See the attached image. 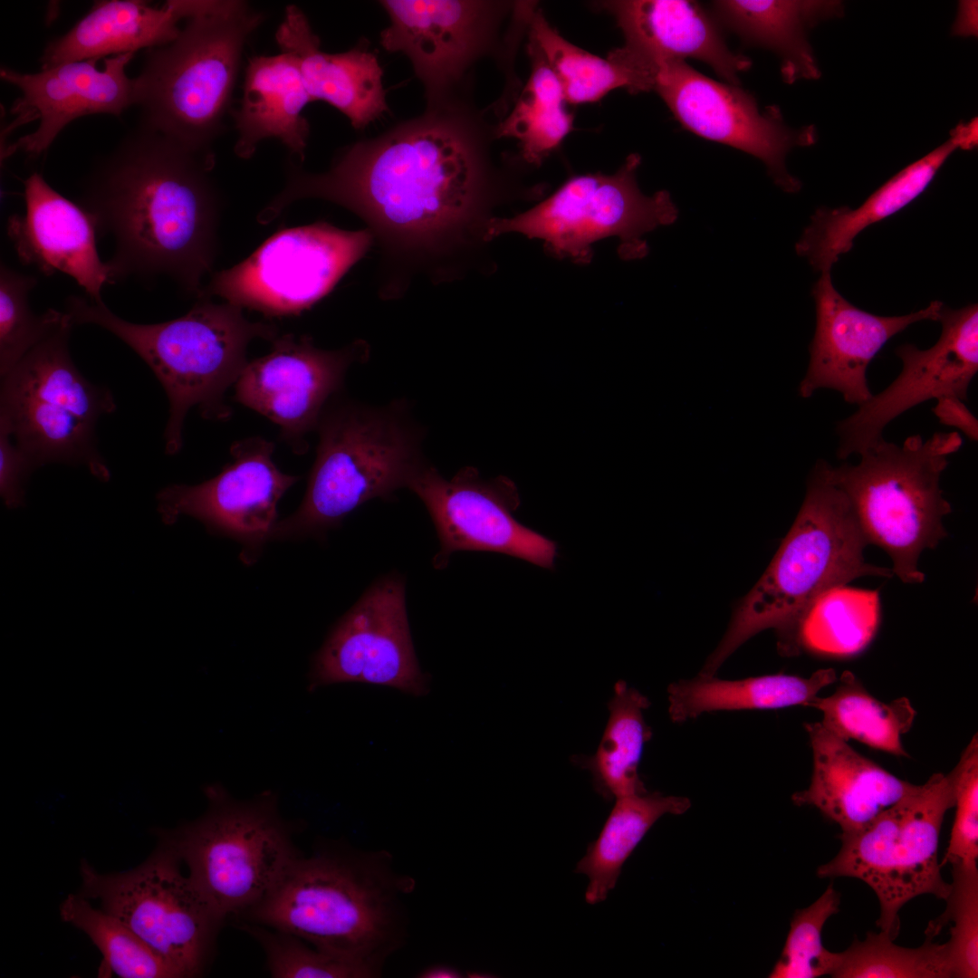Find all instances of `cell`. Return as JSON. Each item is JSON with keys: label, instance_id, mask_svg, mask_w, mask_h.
Instances as JSON below:
<instances>
[{"label": "cell", "instance_id": "7", "mask_svg": "<svg viewBox=\"0 0 978 978\" xmlns=\"http://www.w3.org/2000/svg\"><path fill=\"white\" fill-rule=\"evenodd\" d=\"M316 430L319 444L299 508L277 522L271 539L323 534L375 498L408 487L426 465L423 431L405 401L375 408L331 400Z\"/></svg>", "mask_w": 978, "mask_h": 978}, {"label": "cell", "instance_id": "28", "mask_svg": "<svg viewBox=\"0 0 978 978\" xmlns=\"http://www.w3.org/2000/svg\"><path fill=\"white\" fill-rule=\"evenodd\" d=\"M275 40L281 52L295 58L312 101H326L359 129L388 110L382 69L372 53L360 47L322 52L308 18L294 5L285 8Z\"/></svg>", "mask_w": 978, "mask_h": 978}, {"label": "cell", "instance_id": "46", "mask_svg": "<svg viewBox=\"0 0 978 978\" xmlns=\"http://www.w3.org/2000/svg\"><path fill=\"white\" fill-rule=\"evenodd\" d=\"M34 468L8 430L0 425V493L7 507L15 508L23 503L24 484Z\"/></svg>", "mask_w": 978, "mask_h": 978}, {"label": "cell", "instance_id": "27", "mask_svg": "<svg viewBox=\"0 0 978 978\" xmlns=\"http://www.w3.org/2000/svg\"><path fill=\"white\" fill-rule=\"evenodd\" d=\"M978 143V120L959 123L938 148L908 165L876 190L858 208H818L796 244V252L822 273L830 272L854 238L868 226L898 212L920 196L946 159L958 149Z\"/></svg>", "mask_w": 978, "mask_h": 978}, {"label": "cell", "instance_id": "44", "mask_svg": "<svg viewBox=\"0 0 978 978\" xmlns=\"http://www.w3.org/2000/svg\"><path fill=\"white\" fill-rule=\"evenodd\" d=\"M264 948L266 964L274 978H368L366 968L321 951L302 939L261 925L241 927Z\"/></svg>", "mask_w": 978, "mask_h": 978}, {"label": "cell", "instance_id": "13", "mask_svg": "<svg viewBox=\"0 0 978 978\" xmlns=\"http://www.w3.org/2000/svg\"><path fill=\"white\" fill-rule=\"evenodd\" d=\"M160 841L138 867L110 874L86 860L80 867V895L130 927L183 978L202 973L224 918L181 870L182 861Z\"/></svg>", "mask_w": 978, "mask_h": 978}, {"label": "cell", "instance_id": "43", "mask_svg": "<svg viewBox=\"0 0 978 978\" xmlns=\"http://www.w3.org/2000/svg\"><path fill=\"white\" fill-rule=\"evenodd\" d=\"M953 882L942 915L931 920L925 931L933 939L950 927L949 947L953 977H978V869L977 864L954 863Z\"/></svg>", "mask_w": 978, "mask_h": 978}, {"label": "cell", "instance_id": "9", "mask_svg": "<svg viewBox=\"0 0 978 978\" xmlns=\"http://www.w3.org/2000/svg\"><path fill=\"white\" fill-rule=\"evenodd\" d=\"M206 812L179 828L161 832L187 868V876L225 919L256 906L299 857L291 829L265 791L236 801L218 784L205 790Z\"/></svg>", "mask_w": 978, "mask_h": 978}, {"label": "cell", "instance_id": "29", "mask_svg": "<svg viewBox=\"0 0 978 978\" xmlns=\"http://www.w3.org/2000/svg\"><path fill=\"white\" fill-rule=\"evenodd\" d=\"M197 0H168L156 7L142 0L96 2L67 33L49 42L42 69L63 62L135 53L174 41Z\"/></svg>", "mask_w": 978, "mask_h": 978}, {"label": "cell", "instance_id": "30", "mask_svg": "<svg viewBox=\"0 0 978 978\" xmlns=\"http://www.w3.org/2000/svg\"><path fill=\"white\" fill-rule=\"evenodd\" d=\"M310 102L292 55L281 52L250 58L241 103L233 113L237 131L235 154L249 158L261 141L273 138L292 156L303 160L310 128L302 110Z\"/></svg>", "mask_w": 978, "mask_h": 978}, {"label": "cell", "instance_id": "19", "mask_svg": "<svg viewBox=\"0 0 978 978\" xmlns=\"http://www.w3.org/2000/svg\"><path fill=\"white\" fill-rule=\"evenodd\" d=\"M938 321L942 332L936 343L920 350L904 344L896 350L902 369L878 394L837 422V457L846 459L875 446L887 425L906 410L943 396L967 399L969 385L978 370V306L953 310L943 305Z\"/></svg>", "mask_w": 978, "mask_h": 978}, {"label": "cell", "instance_id": "2", "mask_svg": "<svg viewBox=\"0 0 978 978\" xmlns=\"http://www.w3.org/2000/svg\"><path fill=\"white\" fill-rule=\"evenodd\" d=\"M476 188L466 144L440 127H421L355 145L323 174L291 162L283 188L261 214L270 222L299 199L321 197L405 238L428 240L468 222Z\"/></svg>", "mask_w": 978, "mask_h": 978}, {"label": "cell", "instance_id": "8", "mask_svg": "<svg viewBox=\"0 0 978 978\" xmlns=\"http://www.w3.org/2000/svg\"><path fill=\"white\" fill-rule=\"evenodd\" d=\"M962 444L956 431L926 440L913 435L902 446L883 438L857 465L828 464L829 479L846 494L868 542L890 556L893 573L906 583L925 580L919 556L946 536L942 521L952 508L939 482Z\"/></svg>", "mask_w": 978, "mask_h": 978}, {"label": "cell", "instance_id": "32", "mask_svg": "<svg viewBox=\"0 0 978 978\" xmlns=\"http://www.w3.org/2000/svg\"><path fill=\"white\" fill-rule=\"evenodd\" d=\"M837 679L832 668L819 669L809 677L775 674L724 680L699 674L669 685L668 714L673 722L682 723L708 712L807 706Z\"/></svg>", "mask_w": 978, "mask_h": 978}, {"label": "cell", "instance_id": "41", "mask_svg": "<svg viewBox=\"0 0 978 978\" xmlns=\"http://www.w3.org/2000/svg\"><path fill=\"white\" fill-rule=\"evenodd\" d=\"M36 278L19 273L5 264L0 271V373L10 372L35 346L67 324L69 314L49 309L35 314L29 305V293ZM74 325V324H73Z\"/></svg>", "mask_w": 978, "mask_h": 978}, {"label": "cell", "instance_id": "1", "mask_svg": "<svg viewBox=\"0 0 978 978\" xmlns=\"http://www.w3.org/2000/svg\"><path fill=\"white\" fill-rule=\"evenodd\" d=\"M214 152L139 123L93 167L80 206L110 236L112 280L166 275L200 296L212 272L219 197Z\"/></svg>", "mask_w": 978, "mask_h": 978}, {"label": "cell", "instance_id": "48", "mask_svg": "<svg viewBox=\"0 0 978 978\" xmlns=\"http://www.w3.org/2000/svg\"><path fill=\"white\" fill-rule=\"evenodd\" d=\"M954 33L959 35L977 34V2L962 1L954 26Z\"/></svg>", "mask_w": 978, "mask_h": 978}, {"label": "cell", "instance_id": "10", "mask_svg": "<svg viewBox=\"0 0 978 978\" xmlns=\"http://www.w3.org/2000/svg\"><path fill=\"white\" fill-rule=\"evenodd\" d=\"M72 325L46 338L2 377L0 425L34 467L84 465L107 481L110 472L96 446L95 427L116 403L108 388L88 381L74 365L69 351Z\"/></svg>", "mask_w": 978, "mask_h": 978}, {"label": "cell", "instance_id": "40", "mask_svg": "<svg viewBox=\"0 0 978 978\" xmlns=\"http://www.w3.org/2000/svg\"><path fill=\"white\" fill-rule=\"evenodd\" d=\"M881 931L868 932L864 940L854 939L842 952L835 978H950L952 963L947 943L925 937L922 945L909 948L894 944Z\"/></svg>", "mask_w": 978, "mask_h": 978}, {"label": "cell", "instance_id": "37", "mask_svg": "<svg viewBox=\"0 0 978 978\" xmlns=\"http://www.w3.org/2000/svg\"><path fill=\"white\" fill-rule=\"evenodd\" d=\"M532 71L513 110L501 123L500 137L518 141L523 158L538 165L555 149L572 129L573 116L554 72L531 38Z\"/></svg>", "mask_w": 978, "mask_h": 978}, {"label": "cell", "instance_id": "5", "mask_svg": "<svg viewBox=\"0 0 978 978\" xmlns=\"http://www.w3.org/2000/svg\"><path fill=\"white\" fill-rule=\"evenodd\" d=\"M828 464H816L790 532L700 674L714 675L739 647L768 628L778 632L782 652L804 611L823 591L861 576L894 574L865 561L868 542L846 494L829 479Z\"/></svg>", "mask_w": 978, "mask_h": 978}, {"label": "cell", "instance_id": "22", "mask_svg": "<svg viewBox=\"0 0 978 978\" xmlns=\"http://www.w3.org/2000/svg\"><path fill=\"white\" fill-rule=\"evenodd\" d=\"M617 19L625 43L608 58L634 79L636 92L653 89L657 64L697 59L732 85L751 61L726 44L715 21L696 3L682 0H624L605 3Z\"/></svg>", "mask_w": 978, "mask_h": 978}, {"label": "cell", "instance_id": "49", "mask_svg": "<svg viewBox=\"0 0 978 978\" xmlns=\"http://www.w3.org/2000/svg\"><path fill=\"white\" fill-rule=\"evenodd\" d=\"M463 973L456 968L448 964H433L424 968L418 973L420 978H458Z\"/></svg>", "mask_w": 978, "mask_h": 978}, {"label": "cell", "instance_id": "42", "mask_svg": "<svg viewBox=\"0 0 978 978\" xmlns=\"http://www.w3.org/2000/svg\"><path fill=\"white\" fill-rule=\"evenodd\" d=\"M839 905L840 895L830 884L815 902L794 913L781 954L769 977L832 976L841 964L842 952L827 950L821 935L826 921L839 911Z\"/></svg>", "mask_w": 978, "mask_h": 978}, {"label": "cell", "instance_id": "34", "mask_svg": "<svg viewBox=\"0 0 978 978\" xmlns=\"http://www.w3.org/2000/svg\"><path fill=\"white\" fill-rule=\"evenodd\" d=\"M649 705L647 696L625 681H618L596 753L574 758L591 772L596 791L606 799L647 792L638 767L644 746L652 736L644 716Z\"/></svg>", "mask_w": 978, "mask_h": 978}, {"label": "cell", "instance_id": "11", "mask_svg": "<svg viewBox=\"0 0 978 978\" xmlns=\"http://www.w3.org/2000/svg\"><path fill=\"white\" fill-rule=\"evenodd\" d=\"M954 806L950 772L934 773L867 828L840 833L839 853L820 866L817 875L866 883L878 899L877 925L895 940L900 930L898 912L907 902L921 895L944 900L950 892L941 875L938 846L944 815Z\"/></svg>", "mask_w": 978, "mask_h": 978}, {"label": "cell", "instance_id": "21", "mask_svg": "<svg viewBox=\"0 0 978 978\" xmlns=\"http://www.w3.org/2000/svg\"><path fill=\"white\" fill-rule=\"evenodd\" d=\"M135 53L73 61L27 73L2 67L0 78L21 91L12 113L14 124L38 120L37 128L14 142L9 152L22 150L31 158L44 153L72 120L86 115L120 116L135 106V78L126 68Z\"/></svg>", "mask_w": 978, "mask_h": 978}, {"label": "cell", "instance_id": "45", "mask_svg": "<svg viewBox=\"0 0 978 978\" xmlns=\"http://www.w3.org/2000/svg\"><path fill=\"white\" fill-rule=\"evenodd\" d=\"M954 785L955 817L945 854V864H977L978 859V740L970 741L950 772Z\"/></svg>", "mask_w": 978, "mask_h": 978}, {"label": "cell", "instance_id": "39", "mask_svg": "<svg viewBox=\"0 0 978 978\" xmlns=\"http://www.w3.org/2000/svg\"><path fill=\"white\" fill-rule=\"evenodd\" d=\"M528 18L531 38L558 79L566 101L594 102L620 87L634 92V80L624 68L565 40L541 12H531Z\"/></svg>", "mask_w": 978, "mask_h": 978}, {"label": "cell", "instance_id": "33", "mask_svg": "<svg viewBox=\"0 0 978 978\" xmlns=\"http://www.w3.org/2000/svg\"><path fill=\"white\" fill-rule=\"evenodd\" d=\"M597 839L578 862L575 872L589 878L586 902H602L612 890L621 868L656 821L666 814L681 815L691 807L688 798L647 791L615 799Z\"/></svg>", "mask_w": 978, "mask_h": 978}, {"label": "cell", "instance_id": "24", "mask_svg": "<svg viewBox=\"0 0 978 978\" xmlns=\"http://www.w3.org/2000/svg\"><path fill=\"white\" fill-rule=\"evenodd\" d=\"M24 214L13 215L7 235L19 260L45 274L63 273L101 302V292L113 283L111 269L96 247L93 216L54 190L40 173L24 181Z\"/></svg>", "mask_w": 978, "mask_h": 978}, {"label": "cell", "instance_id": "3", "mask_svg": "<svg viewBox=\"0 0 978 978\" xmlns=\"http://www.w3.org/2000/svg\"><path fill=\"white\" fill-rule=\"evenodd\" d=\"M415 880L386 850L324 848L298 857L244 916L355 963L373 977L404 944V897Z\"/></svg>", "mask_w": 978, "mask_h": 978}, {"label": "cell", "instance_id": "6", "mask_svg": "<svg viewBox=\"0 0 978 978\" xmlns=\"http://www.w3.org/2000/svg\"><path fill=\"white\" fill-rule=\"evenodd\" d=\"M263 20L244 1L197 0L177 37L146 52L135 77L139 123L192 149L213 152L244 44Z\"/></svg>", "mask_w": 978, "mask_h": 978}, {"label": "cell", "instance_id": "14", "mask_svg": "<svg viewBox=\"0 0 978 978\" xmlns=\"http://www.w3.org/2000/svg\"><path fill=\"white\" fill-rule=\"evenodd\" d=\"M368 230L347 231L328 223L283 229L236 265L216 273L199 298L264 313H300L328 293L364 254Z\"/></svg>", "mask_w": 978, "mask_h": 978}, {"label": "cell", "instance_id": "25", "mask_svg": "<svg viewBox=\"0 0 978 978\" xmlns=\"http://www.w3.org/2000/svg\"><path fill=\"white\" fill-rule=\"evenodd\" d=\"M812 751L809 787L792 794L797 806L817 808L843 834L862 830L917 785L899 779L855 751L820 722L805 724Z\"/></svg>", "mask_w": 978, "mask_h": 978}, {"label": "cell", "instance_id": "17", "mask_svg": "<svg viewBox=\"0 0 978 978\" xmlns=\"http://www.w3.org/2000/svg\"><path fill=\"white\" fill-rule=\"evenodd\" d=\"M338 683L387 686L415 696L427 693L410 635L404 581L398 575L375 582L316 654L310 688Z\"/></svg>", "mask_w": 978, "mask_h": 978}, {"label": "cell", "instance_id": "20", "mask_svg": "<svg viewBox=\"0 0 978 978\" xmlns=\"http://www.w3.org/2000/svg\"><path fill=\"white\" fill-rule=\"evenodd\" d=\"M271 351L248 361L235 384V400L275 423L297 455L308 450L306 435L341 389L349 368L366 360L362 341L325 350L311 338L283 334Z\"/></svg>", "mask_w": 978, "mask_h": 978}, {"label": "cell", "instance_id": "47", "mask_svg": "<svg viewBox=\"0 0 978 978\" xmlns=\"http://www.w3.org/2000/svg\"><path fill=\"white\" fill-rule=\"evenodd\" d=\"M933 412L939 422L960 429L972 441L978 439V420L964 403L955 396L938 398Z\"/></svg>", "mask_w": 978, "mask_h": 978}, {"label": "cell", "instance_id": "31", "mask_svg": "<svg viewBox=\"0 0 978 978\" xmlns=\"http://www.w3.org/2000/svg\"><path fill=\"white\" fill-rule=\"evenodd\" d=\"M713 5L718 20L743 41L768 48L780 57L787 83L820 77L808 30L844 12L840 1L724 0Z\"/></svg>", "mask_w": 978, "mask_h": 978}, {"label": "cell", "instance_id": "36", "mask_svg": "<svg viewBox=\"0 0 978 978\" xmlns=\"http://www.w3.org/2000/svg\"><path fill=\"white\" fill-rule=\"evenodd\" d=\"M834 693L814 697L807 706L822 714L820 722L833 734L849 742L855 740L892 755L907 757L902 743L916 718V710L906 697L889 703L871 695L850 671L841 674Z\"/></svg>", "mask_w": 978, "mask_h": 978}, {"label": "cell", "instance_id": "15", "mask_svg": "<svg viewBox=\"0 0 978 978\" xmlns=\"http://www.w3.org/2000/svg\"><path fill=\"white\" fill-rule=\"evenodd\" d=\"M408 488L423 502L436 527L440 542L436 568L446 567L459 551L497 552L554 567L556 542L516 520L520 496L508 477L484 479L477 469L465 466L446 479L427 464Z\"/></svg>", "mask_w": 978, "mask_h": 978}, {"label": "cell", "instance_id": "12", "mask_svg": "<svg viewBox=\"0 0 978 978\" xmlns=\"http://www.w3.org/2000/svg\"><path fill=\"white\" fill-rule=\"evenodd\" d=\"M640 159L638 154L629 155L612 175L570 177L529 210L513 217L489 220L485 238L520 233L542 240L559 257L587 264L594 243L618 237L622 257L644 256L647 245L641 237L675 222L677 209L666 191L652 196L641 192L637 182Z\"/></svg>", "mask_w": 978, "mask_h": 978}, {"label": "cell", "instance_id": "4", "mask_svg": "<svg viewBox=\"0 0 978 978\" xmlns=\"http://www.w3.org/2000/svg\"><path fill=\"white\" fill-rule=\"evenodd\" d=\"M198 300L185 315L153 324L125 321L103 302L90 298L71 296L67 302L73 324H93L114 334L146 362L164 388L169 402L164 432L168 455L182 447L184 420L191 408L197 407L206 419L230 417L225 395L248 362L249 343L277 337L273 324L247 320L239 306Z\"/></svg>", "mask_w": 978, "mask_h": 978}, {"label": "cell", "instance_id": "23", "mask_svg": "<svg viewBox=\"0 0 978 978\" xmlns=\"http://www.w3.org/2000/svg\"><path fill=\"white\" fill-rule=\"evenodd\" d=\"M816 329L810 344V363L799 394L810 398L819 388L839 391L846 402L860 406L873 395L868 364L896 334L921 321H938L943 302L934 301L902 316H879L848 302L833 286L830 272L822 273L812 288Z\"/></svg>", "mask_w": 978, "mask_h": 978}, {"label": "cell", "instance_id": "38", "mask_svg": "<svg viewBox=\"0 0 978 978\" xmlns=\"http://www.w3.org/2000/svg\"><path fill=\"white\" fill-rule=\"evenodd\" d=\"M60 915L63 922L83 932L100 950L102 960L99 977L115 974L122 978H183L123 921L94 907L82 895H68L61 903Z\"/></svg>", "mask_w": 978, "mask_h": 978}, {"label": "cell", "instance_id": "16", "mask_svg": "<svg viewBox=\"0 0 978 978\" xmlns=\"http://www.w3.org/2000/svg\"><path fill=\"white\" fill-rule=\"evenodd\" d=\"M653 90L685 128L758 158L782 190L794 193L801 188V182L788 172L785 158L793 147L816 142L813 126L792 129L777 107L762 112L748 92L712 80L680 60L656 66Z\"/></svg>", "mask_w": 978, "mask_h": 978}, {"label": "cell", "instance_id": "18", "mask_svg": "<svg viewBox=\"0 0 978 978\" xmlns=\"http://www.w3.org/2000/svg\"><path fill=\"white\" fill-rule=\"evenodd\" d=\"M274 444L260 436L235 442L233 461L199 484H171L157 495L162 521L172 524L192 516L215 533L243 545L241 559L251 563L277 523V504L299 479L281 472L273 460Z\"/></svg>", "mask_w": 978, "mask_h": 978}, {"label": "cell", "instance_id": "35", "mask_svg": "<svg viewBox=\"0 0 978 978\" xmlns=\"http://www.w3.org/2000/svg\"><path fill=\"white\" fill-rule=\"evenodd\" d=\"M877 590L838 585L820 594L804 611L781 652L801 650L831 657H849L862 651L879 623Z\"/></svg>", "mask_w": 978, "mask_h": 978}, {"label": "cell", "instance_id": "26", "mask_svg": "<svg viewBox=\"0 0 978 978\" xmlns=\"http://www.w3.org/2000/svg\"><path fill=\"white\" fill-rule=\"evenodd\" d=\"M389 26L380 43L405 53L429 87L455 80L476 53L484 30L485 5L478 1L381 2Z\"/></svg>", "mask_w": 978, "mask_h": 978}]
</instances>
